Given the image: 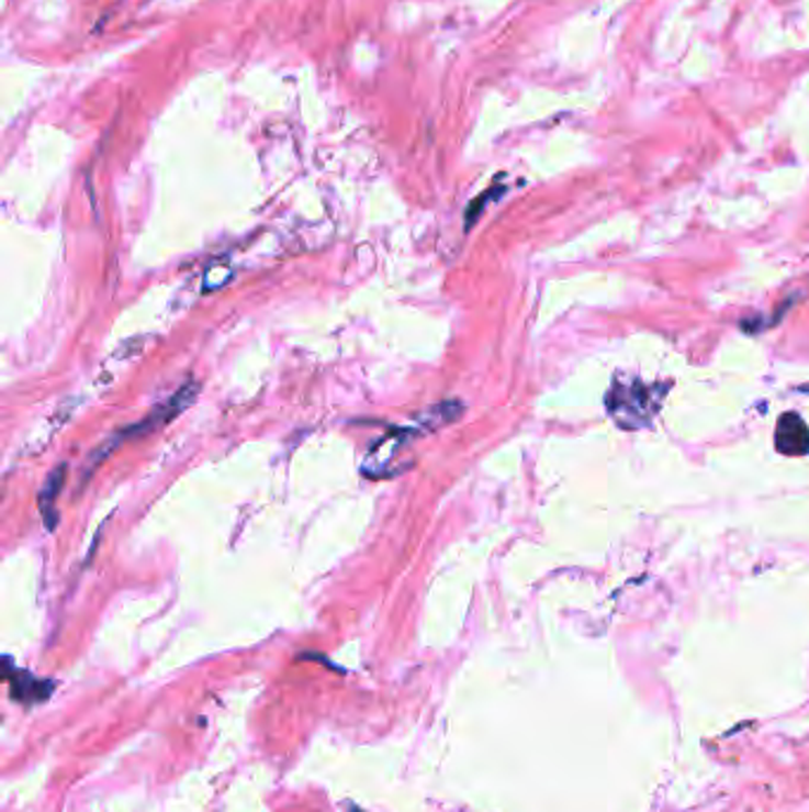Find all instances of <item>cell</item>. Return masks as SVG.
Listing matches in <instances>:
<instances>
[{"label":"cell","mask_w":809,"mask_h":812,"mask_svg":"<svg viewBox=\"0 0 809 812\" xmlns=\"http://www.w3.org/2000/svg\"><path fill=\"white\" fill-rule=\"evenodd\" d=\"M608 411L622 427H643L651 421L653 411H658V402L653 400L651 390L641 386V382L625 388L622 382L615 380L608 394Z\"/></svg>","instance_id":"6da1fadb"},{"label":"cell","mask_w":809,"mask_h":812,"mask_svg":"<svg viewBox=\"0 0 809 812\" xmlns=\"http://www.w3.org/2000/svg\"><path fill=\"white\" fill-rule=\"evenodd\" d=\"M195 397H198V386H195V382H186V386L179 392H176L169 402L157 407L155 413H150V416H147L145 421H141L136 425H131V427H126V431H122L116 437H112V442H108V447L102 449L98 456H93V459H100V456H105L112 447H116L114 442H120L122 437H131V435L136 437V435H143V433H150V431H155V427L165 425L167 421L176 419L181 411H186L190 404L195 402Z\"/></svg>","instance_id":"7a4b0ae2"},{"label":"cell","mask_w":809,"mask_h":812,"mask_svg":"<svg viewBox=\"0 0 809 812\" xmlns=\"http://www.w3.org/2000/svg\"><path fill=\"white\" fill-rule=\"evenodd\" d=\"M5 682L10 685V697L18 703H43L55 691L53 679H38L32 672L12 668V660L5 658Z\"/></svg>","instance_id":"3957f363"},{"label":"cell","mask_w":809,"mask_h":812,"mask_svg":"<svg viewBox=\"0 0 809 812\" xmlns=\"http://www.w3.org/2000/svg\"><path fill=\"white\" fill-rule=\"evenodd\" d=\"M776 449L786 456H802L809 452V427L798 413H784L776 423Z\"/></svg>","instance_id":"277c9868"},{"label":"cell","mask_w":809,"mask_h":812,"mask_svg":"<svg viewBox=\"0 0 809 812\" xmlns=\"http://www.w3.org/2000/svg\"><path fill=\"white\" fill-rule=\"evenodd\" d=\"M65 476H67V466L63 464L60 468L53 470V474L46 480V485H43V490L38 492V509L43 513V521H46V527L48 530H55V523H57L55 499H57V494L63 492Z\"/></svg>","instance_id":"5b68a950"},{"label":"cell","mask_w":809,"mask_h":812,"mask_svg":"<svg viewBox=\"0 0 809 812\" xmlns=\"http://www.w3.org/2000/svg\"><path fill=\"white\" fill-rule=\"evenodd\" d=\"M459 416H461V402H445V404H437L425 413H420V421L425 427H439V425L456 421Z\"/></svg>","instance_id":"8992f818"},{"label":"cell","mask_w":809,"mask_h":812,"mask_svg":"<svg viewBox=\"0 0 809 812\" xmlns=\"http://www.w3.org/2000/svg\"><path fill=\"white\" fill-rule=\"evenodd\" d=\"M496 196H502V188H492L490 190V193H484L477 202H473V204H470V210H468V214H465V224H468V229H470V224H473V221L480 216V212H482V207L484 204H487L492 198H496Z\"/></svg>","instance_id":"52a82bcc"},{"label":"cell","mask_w":809,"mask_h":812,"mask_svg":"<svg viewBox=\"0 0 809 812\" xmlns=\"http://www.w3.org/2000/svg\"><path fill=\"white\" fill-rule=\"evenodd\" d=\"M351 812H361V810H357V808H351Z\"/></svg>","instance_id":"ba28073f"}]
</instances>
